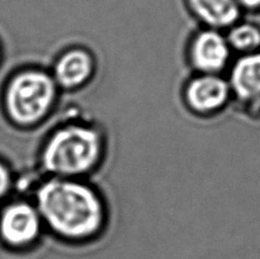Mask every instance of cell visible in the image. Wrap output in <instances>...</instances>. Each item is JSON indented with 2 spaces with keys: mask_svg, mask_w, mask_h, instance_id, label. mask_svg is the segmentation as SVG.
Instances as JSON below:
<instances>
[{
  "mask_svg": "<svg viewBox=\"0 0 260 259\" xmlns=\"http://www.w3.org/2000/svg\"><path fill=\"white\" fill-rule=\"evenodd\" d=\"M104 138L96 127L70 123L58 128L46 141L40 165L49 177L82 179L101 164Z\"/></svg>",
  "mask_w": 260,
  "mask_h": 259,
  "instance_id": "7a4b0ae2",
  "label": "cell"
},
{
  "mask_svg": "<svg viewBox=\"0 0 260 259\" xmlns=\"http://www.w3.org/2000/svg\"><path fill=\"white\" fill-rule=\"evenodd\" d=\"M227 41L232 49L241 54L259 52L260 48V27L252 23H236L230 27Z\"/></svg>",
  "mask_w": 260,
  "mask_h": 259,
  "instance_id": "30bf717a",
  "label": "cell"
},
{
  "mask_svg": "<svg viewBox=\"0 0 260 259\" xmlns=\"http://www.w3.org/2000/svg\"><path fill=\"white\" fill-rule=\"evenodd\" d=\"M231 95L229 81L218 75L199 73L184 89L185 103L189 110L202 115L218 112L227 104Z\"/></svg>",
  "mask_w": 260,
  "mask_h": 259,
  "instance_id": "8992f818",
  "label": "cell"
},
{
  "mask_svg": "<svg viewBox=\"0 0 260 259\" xmlns=\"http://www.w3.org/2000/svg\"><path fill=\"white\" fill-rule=\"evenodd\" d=\"M14 185V178L8 166L0 161V201L6 199L12 192Z\"/></svg>",
  "mask_w": 260,
  "mask_h": 259,
  "instance_id": "8fae6325",
  "label": "cell"
},
{
  "mask_svg": "<svg viewBox=\"0 0 260 259\" xmlns=\"http://www.w3.org/2000/svg\"><path fill=\"white\" fill-rule=\"evenodd\" d=\"M52 75L38 69L16 73L5 90V109L17 126L30 127L41 121L52 110L57 95Z\"/></svg>",
  "mask_w": 260,
  "mask_h": 259,
  "instance_id": "3957f363",
  "label": "cell"
},
{
  "mask_svg": "<svg viewBox=\"0 0 260 259\" xmlns=\"http://www.w3.org/2000/svg\"><path fill=\"white\" fill-rule=\"evenodd\" d=\"M45 230L34 201L15 200L0 210V241L14 250H24L39 241Z\"/></svg>",
  "mask_w": 260,
  "mask_h": 259,
  "instance_id": "277c9868",
  "label": "cell"
},
{
  "mask_svg": "<svg viewBox=\"0 0 260 259\" xmlns=\"http://www.w3.org/2000/svg\"><path fill=\"white\" fill-rule=\"evenodd\" d=\"M231 46L218 30L206 29L195 35L188 46V59L199 73L218 75L227 67Z\"/></svg>",
  "mask_w": 260,
  "mask_h": 259,
  "instance_id": "5b68a950",
  "label": "cell"
},
{
  "mask_svg": "<svg viewBox=\"0 0 260 259\" xmlns=\"http://www.w3.org/2000/svg\"><path fill=\"white\" fill-rule=\"evenodd\" d=\"M229 84L241 102L252 106L260 103V52L243 54L234 63Z\"/></svg>",
  "mask_w": 260,
  "mask_h": 259,
  "instance_id": "52a82bcc",
  "label": "cell"
},
{
  "mask_svg": "<svg viewBox=\"0 0 260 259\" xmlns=\"http://www.w3.org/2000/svg\"><path fill=\"white\" fill-rule=\"evenodd\" d=\"M186 3L193 15L213 30L235 25L242 8L236 0H186Z\"/></svg>",
  "mask_w": 260,
  "mask_h": 259,
  "instance_id": "9c48e42d",
  "label": "cell"
},
{
  "mask_svg": "<svg viewBox=\"0 0 260 259\" xmlns=\"http://www.w3.org/2000/svg\"><path fill=\"white\" fill-rule=\"evenodd\" d=\"M242 8L249 11H257L260 9V0H236Z\"/></svg>",
  "mask_w": 260,
  "mask_h": 259,
  "instance_id": "7c38bea8",
  "label": "cell"
},
{
  "mask_svg": "<svg viewBox=\"0 0 260 259\" xmlns=\"http://www.w3.org/2000/svg\"><path fill=\"white\" fill-rule=\"evenodd\" d=\"M94 73V61L85 49H70L55 62L53 78L57 87L76 89L90 79Z\"/></svg>",
  "mask_w": 260,
  "mask_h": 259,
  "instance_id": "ba28073f",
  "label": "cell"
},
{
  "mask_svg": "<svg viewBox=\"0 0 260 259\" xmlns=\"http://www.w3.org/2000/svg\"><path fill=\"white\" fill-rule=\"evenodd\" d=\"M34 202L45 229L65 242L96 239L109 219L102 194L83 179L49 177L37 187Z\"/></svg>",
  "mask_w": 260,
  "mask_h": 259,
  "instance_id": "6da1fadb",
  "label": "cell"
}]
</instances>
